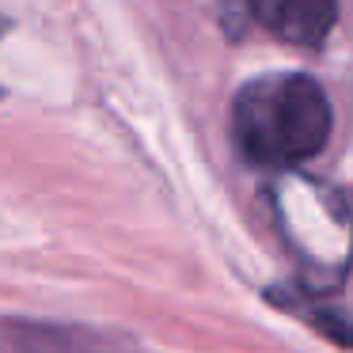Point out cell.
Instances as JSON below:
<instances>
[{
	"mask_svg": "<svg viewBox=\"0 0 353 353\" xmlns=\"http://www.w3.org/2000/svg\"><path fill=\"white\" fill-rule=\"evenodd\" d=\"M4 31H8V23H4V19H0V34H4Z\"/></svg>",
	"mask_w": 353,
	"mask_h": 353,
	"instance_id": "277c9868",
	"label": "cell"
},
{
	"mask_svg": "<svg viewBox=\"0 0 353 353\" xmlns=\"http://www.w3.org/2000/svg\"><path fill=\"white\" fill-rule=\"evenodd\" d=\"M274 213L296 254L304 289H338L353 266V213L342 194L307 175H285L274 186Z\"/></svg>",
	"mask_w": 353,
	"mask_h": 353,
	"instance_id": "7a4b0ae2",
	"label": "cell"
},
{
	"mask_svg": "<svg viewBox=\"0 0 353 353\" xmlns=\"http://www.w3.org/2000/svg\"><path fill=\"white\" fill-rule=\"evenodd\" d=\"M327 92L304 72H285L247 84L236 95V145L259 168H296L323 152L330 137Z\"/></svg>",
	"mask_w": 353,
	"mask_h": 353,
	"instance_id": "6da1fadb",
	"label": "cell"
},
{
	"mask_svg": "<svg viewBox=\"0 0 353 353\" xmlns=\"http://www.w3.org/2000/svg\"><path fill=\"white\" fill-rule=\"evenodd\" d=\"M247 12L289 46H323L338 23V0H247Z\"/></svg>",
	"mask_w": 353,
	"mask_h": 353,
	"instance_id": "3957f363",
	"label": "cell"
}]
</instances>
